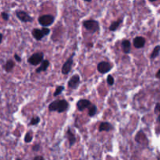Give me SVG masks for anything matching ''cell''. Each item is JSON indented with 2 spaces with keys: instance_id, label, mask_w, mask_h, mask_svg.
I'll use <instances>...</instances> for the list:
<instances>
[{
  "instance_id": "cell-1",
  "label": "cell",
  "mask_w": 160,
  "mask_h": 160,
  "mask_svg": "<svg viewBox=\"0 0 160 160\" xmlns=\"http://www.w3.org/2000/svg\"><path fill=\"white\" fill-rule=\"evenodd\" d=\"M70 107L69 102L65 99H58L51 102L49 105V112H57L59 113H65Z\"/></svg>"
},
{
  "instance_id": "cell-2",
  "label": "cell",
  "mask_w": 160,
  "mask_h": 160,
  "mask_svg": "<svg viewBox=\"0 0 160 160\" xmlns=\"http://www.w3.org/2000/svg\"><path fill=\"white\" fill-rule=\"evenodd\" d=\"M83 26L91 34H95L99 30V21L95 20H86L83 22Z\"/></svg>"
},
{
  "instance_id": "cell-3",
  "label": "cell",
  "mask_w": 160,
  "mask_h": 160,
  "mask_svg": "<svg viewBox=\"0 0 160 160\" xmlns=\"http://www.w3.org/2000/svg\"><path fill=\"white\" fill-rule=\"evenodd\" d=\"M38 23L41 26L44 27H49L53 24L55 21V17L51 14H45L41 15L38 19Z\"/></svg>"
},
{
  "instance_id": "cell-4",
  "label": "cell",
  "mask_w": 160,
  "mask_h": 160,
  "mask_svg": "<svg viewBox=\"0 0 160 160\" xmlns=\"http://www.w3.org/2000/svg\"><path fill=\"white\" fill-rule=\"evenodd\" d=\"M75 56V52H73L70 56L66 60L64 64L63 65L61 69V72L63 75H68L72 70L73 64H74V59Z\"/></svg>"
},
{
  "instance_id": "cell-5",
  "label": "cell",
  "mask_w": 160,
  "mask_h": 160,
  "mask_svg": "<svg viewBox=\"0 0 160 160\" xmlns=\"http://www.w3.org/2000/svg\"><path fill=\"white\" fill-rule=\"evenodd\" d=\"M43 60H44V53L42 52H38L32 54L28 58L27 62L32 66H36L39 65Z\"/></svg>"
},
{
  "instance_id": "cell-6",
  "label": "cell",
  "mask_w": 160,
  "mask_h": 160,
  "mask_svg": "<svg viewBox=\"0 0 160 160\" xmlns=\"http://www.w3.org/2000/svg\"><path fill=\"white\" fill-rule=\"evenodd\" d=\"M17 17L23 23H32L33 22L34 19L29 13L27 12L23 11V10H17L15 12Z\"/></svg>"
},
{
  "instance_id": "cell-7",
  "label": "cell",
  "mask_w": 160,
  "mask_h": 160,
  "mask_svg": "<svg viewBox=\"0 0 160 160\" xmlns=\"http://www.w3.org/2000/svg\"><path fill=\"white\" fill-rule=\"evenodd\" d=\"M113 64L109 62L106 61H102L100 63H98L97 65V70L99 71L100 74H105L109 72L112 69H113Z\"/></svg>"
},
{
  "instance_id": "cell-8",
  "label": "cell",
  "mask_w": 160,
  "mask_h": 160,
  "mask_svg": "<svg viewBox=\"0 0 160 160\" xmlns=\"http://www.w3.org/2000/svg\"><path fill=\"white\" fill-rule=\"evenodd\" d=\"M80 84V77L78 74H74L70 78L68 81V88H71L73 90H76L78 88L79 85Z\"/></svg>"
},
{
  "instance_id": "cell-9",
  "label": "cell",
  "mask_w": 160,
  "mask_h": 160,
  "mask_svg": "<svg viewBox=\"0 0 160 160\" xmlns=\"http://www.w3.org/2000/svg\"><path fill=\"white\" fill-rule=\"evenodd\" d=\"M91 104H92L90 100H88V99H80V100L77 101V104H76V106H77V110H78L79 112H83L84 110L88 109Z\"/></svg>"
},
{
  "instance_id": "cell-10",
  "label": "cell",
  "mask_w": 160,
  "mask_h": 160,
  "mask_svg": "<svg viewBox=\"0 0 160 160\" xmlns=\"http://www.w3.org/2000/svg\"><path fill=\"white\" fill-rule=\"evenodd\" d=\"M65 138L68 140V142H69V148H72L73 146L75 144L76 141H77V138H76L75 134L73 133V131L71 130L70 127H68L67 130L66 132V135H65Z\"/></svg>"
},
{
  "instance_id": "cell-11",
  "label": "cell",
  "mask_w": 160,
  "mask_h": 160,
  "mask_svg": "<svg viewBox=\"0 0 160 160\" xmlns=\"http://www.w3.org/2000/svg\"><path fill=\"white\" fill-rule=\"evenodd\" d=\"M145 43H146V40L144 37L138 36L136 37V38H133V46H134V48H136V49H138L144 48V46H145Z\"/></svg>"
},
{
  "instance_id": "cell-12",
  "label": "cell",
  "mask_w": 160,
  "mask_h": 160,
  "mask_svg": "<svg viewBox=\"0 0 160 160\" xmlns=\"http://www.w3.org/2000/svg\"><path fill=\"white\" fill-rule=\"evenodd\" d=\"M113 126L110 124L109 122H107V121H103L100 124L99 127V132H109L110 130H113Z\"/></svg>"
},
{
  "instance_id": "cell-13",
  "label": "cell",
  "mask_w": 160,
  "mask_h": 160,
  "mask_svg": "<svg viewBox=\"0 0 160 160\" xmlns=\"http://www.w3.org/2000/svg\"><path fill=\"white\" fill-rule=\"evenodd\" d=\"M32 36H33V38H35L36 41H41V40H42L43 38L46 37L41 29L34 28L33 30H32Z\"/></svg>"
},
{
  "instance_id": "cell-14",
  "label": "cell",
  "mask_w": 160,
  "mask_h": 160,
  "mask_svg": "<svg viewBox=\"0 0 160 160\" xmlns=\"http://www.w3.org/2000/svg\"><path fill=\"white\" fill-rule=\"evenodd\" d=\"M121 48L125 54H129L131 51V43L128 39H124L121 42Z\"/></svg>"
},
{
  "instance_id": "cell-15",
  "label": "cell",
  "mask_w": 160,
  "mask_h": 160,
  "mask_svg": "<svg viewBox=\"0 0 160 160\" xmlns=\"http://www.w3.org/2000/svg\"><path fill=\"white\" fill-rule=\"evenodd\" d=\"M49 65H50V62H49V60H43L42 61H41V63H40V66L37 68L35 72H36L37 74H40V73L41 72H46V71L48 70V68H49Z\"/></svg>"
},
{
  "instance_id": "cell-16",
  "label": "cell",
  "mask_w": 160,
  "mask_h": 160,
  "mask_svg": "<svg viewBox=\"0 0 160 160\" xmlns=\"http://www.w3.org/2000/svg\"><path fill=\"white\" fill-rule=\"evenodd\" d=\"M123 22H124V19H119L116 21H113V22L110 24L109 27V30L110 32H116V31L119 28V27H120L121 24H123Z\"/></svg>"
},
{
  "instance_id": "cell-17",
  "label": "cell",
  "mask_w": 160,
  "mask_h": 160,
  "mask_svg": "<svg viewBox=\"0 0 160 160\" xmlns=\"http://www.w3.org/2000/svg\"><path fill=\"white\" fill-rule=\"evenodd\" d=\"M15 67V62L12 60H8L6 63V64L3 66L4 70L7 73L11 72L13 70V68Z\"/></svg>"
},
{
  "instance_id": "cell-18",
  "label": "cell",
  "mask_w": 160,
  "mask_h": 160,
  "mask_svg": "<svg viewBox=\"0 0 160 160\" xmlns=\"http://www.w3.org/2000/svg\"><path fill=\"white\" fill-rule=\"evenodd\" d=\"M88 116L90 117H94L98 113V108L95 105L91 104L89 107H88Z\"/></svg>"
},
{
  "instance_id": "cell-19",
  "label": "cell",
  "mask_w": 160,
  "mask_h": 160,
  "mask_svg": "<svg viewBox=\"0 0 160 160\" xmlns=\"http://www.w3.org/2000/svg\"><path fill=\"white\" fill-rule=\"evenodd\" d=\"M159 52H160V46H158H158H156L155 48H154L152 53H151L150 55L151 60H155V59H156L157 57H158V56H159Z\"/></svg>"
},
{
  "instance_id": "cell-20",
  "label": "cell",
  "mask_w": 160,
  "mask_h": 160,
  "mask_svg": "<svg viewBox=\"0 0 160 160\" xmlns=\"http://www.w3.org/2000/svg\"><path fill=\"white\" fill-rule=\"evenodd\" d=\"M64 89H65V87L63 86V85H59V86H57L56 88L55 91H54V94H53L54 97H57V96H59L60 95H61L62 93H63V91H64Z\"/></svg>"
},
{
  "instance_id": "cell-21",
  "label": "cell",
  "mask_w": 160,
  "mask_h": 160,
  "mask_svg": "<svg viewBox=\"0 0 160 160\" xmlns=\"http://www.w3.org/2000/svg\"><path fill=\"white\" fill-rule=\"evenodd\" d=\"M41 121V119L38 116H34V117L32 118L30 123H29V126H36L38 125V124Z\"/></svg>"
},
{
  "instance_id": "cell-22",
  "label": "cell",
  "mask_w": 160,
  "mask_h": 160,
  "mask_svg": "<svg viewBox=\"0 0 160 160\" xmlns=\"http://www.w3.org/2000/svg\"><path fill=\"white\" fill-rule=\"evenodd\" d=\"M33 140V135H32V132L28 131L26 133L25 136H24V142L25 143H31Z\"/></svg>"
},
{
  "instance_id": "cell-23",
  "label": "cell",
  "mask_w": 160,
  "mask_h": 160,
  "mask_svg": "<svg viewBox=\"0 0 160 160\" xmlns=\"http://www.w3.org/2000/svg\"><path fill=\"white\" fill-rule=\"evenodd\" d=\"M106 81H107V84H108L109 86H113V85H114V83H115L114 77H113V76L111 75V74H109V75L107 76Z\"/></svg>"
},
{
  "instance_id": "cell-24",
  "label": "cell",
  "mask_w": 160,
  "mask_h": 160,
  "mask_svg": "<svg viewBox=\"0 0 160 160\" xmlns=\"http://www.w3.org/2000/svg\"><path fill=\"white\" fill-rule=\"evenodd\" d=\"M1 17H2V18L5 21H8L9 19H10V14L7 13V12H2V13H1Z\"/></svg>"
},
{
  "instance_id": "cell-25",
  "label": "cell",
  "mask_w": 160,
  "mask_h": 160,
  "mask_svg": "<svg viewBox=\"0 0 160 160\" xmlns=\"http://www.w3.org/2000/svg\"><path fill=\"white\" fill-rule=\"evenodd\" d=\"M40 149H41V145H40V144H35L32 146V150H33L34 152H38V151H40Z\"/></svg>"
},
{
  "instance_id": "cell-26",
  "label": "cell",
  "mask_w": 160,
  "mask_h": 160,
  "mask_svg": "<svg viewBox=\"0 0 160 160\" xmlns=\"http://www.w3.org/2000/svg\"><path fill=\"white\" fill-rule=\"evenodd\" d=\"M41 30H42L43 33H44V35H45V36H47V35H49V34H50V32H51L50 29H49V27H43V28L41 29Z\"/></svg>"
},
{
  "instance_id": "cell-27",
  "label": "cell",
  "mask_w": 160,
  "mask_h": 160,
  "mask_svg": "<svg viewBox=\"0 0 160 160\" xmlns=\"http://www.w3.org/2000/svg\"><path fill=\"white\" fill-rule=\"evenodd\" d=\"M159 102H157L156 104H155V109H154V112H155V113H156V114H158V113H159Z\"/></svg>"
},
{
  "instance_id": "cell-28",
  "label": "cell",
  "mask_w": 160,
  "mask_h": 160,
  "mask_svg": "<svg viewBox=\"0 0 160 160\" xmlns=\"http://www.w3.org/2000/svg\"><path fill=\"white\" fill-rule=\"evenodd\" d=\"M14 59H15V60H16L17 62H18V63H21V60H22V59H21V57L19 55H18V54H14Z\"/></svg>"
},
{
  "instance_id": "cell-29",
  "label": "cell",
  "mask_w": 160,
  "mask_h": 160,
  "mask_svg": "<svg viewBox=\"0 0 160 160\" xmlns=\"http://www.w3.org/2000/svg\"><path fill=\"white\" fill-rule=\"evenodd\" d=\"M34 159L35 160H38V159H40V160H44L45 158L43 156H41V155H38V156H35L34 157Z\"/></svg>"
},
{
  "instance_id": "cell-30",
  "label": "cell",
  "mask_w": 160,
  "mask_h": 160,
  "mask_svg": "<svg viewBox=\"0 0 160 160\" xmlns=\"http://www.w3.org/2000/svg\"><path fill=\"white\" fill-rule=\"evenodd\" d=\"M159 74H160V70H158L156 72V74H155V77L157 79H159Z\"/></svg>"
},
{
  "instance_id": "cell-31",
  "label": "cell",
  "mask_w": 160,
  "mask_h": 160,
  "mask_svg": "<svg viewBox=\"0 0 160 160\" xmlns=\"http://www.w3.org/2000/svg\"><path fill=\"white\" fill-rule=\"evenodd\" d=\"M2 39H3V35H2V34L0 33V45H1V43H2Z\"/></svg>"
},
{
  "instance_id": "cell-32",
  "label": "cell",
  "mask_w": 160,
  "mask_h": 160,
  "mask_svg": "<svg viewBox=\"0 0 160 160\" xmlns=\"http://www.w3.org/2000/svg\"><path fill=\"white\" fill-rule=\"evenodd\" d=\"M85 2H91V1H92V0H85Z\"/></svg>"
},
{
  "instance_id": "cell-33",
  "label": "cell",
  "mask_w": 160,
  "mask_h": 160,
  "mask_svg": "<svg viewBox=\"0 0 160 160\" xmlns=\"http://www.w3.org/2000/svg\"><path fill=\"white\" fill-rule=\"evenodd\" d=\"M149 2H155V1H157V0H148Z\"/></svg>"
}]
</instances>
